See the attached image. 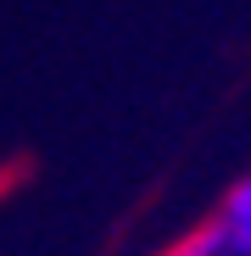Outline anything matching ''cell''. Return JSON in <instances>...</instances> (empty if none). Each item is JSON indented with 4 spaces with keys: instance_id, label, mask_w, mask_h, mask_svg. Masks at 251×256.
I'll return each mask as SVG.
<instances>
[{
    "instance_id": "1",
    "label": "cell",
    "mask_w": 251,
    "mask_h": 256,
    "mask_svg": "<svg viewBox=\"0 0 251 256\" xmlns=\"http://www.w3.org/2000/svg\"><path fill=\"white\" fill-rule=\"evenodd\" d=\"M167 256H251V234H245V228H234L229 218H218V223L195 228L190 240H179Z\"/></svg>"
},
{
    "instance_id": "2",
    "label": "cell",
    "mask_w": 251,
    "mask_h": 256,
    "mask_svg": "<svg viewBox=\"0 0 251 256\" xmlns=\"http://www.w3.org/2000/svg\"><path fill=\"white\" fill-rule=\"evenodd\" d=\"M223 218H229L234 228H245V234H251V173H245V178L229 190V200H223Z\"/></svg>"
}]
</instances>
